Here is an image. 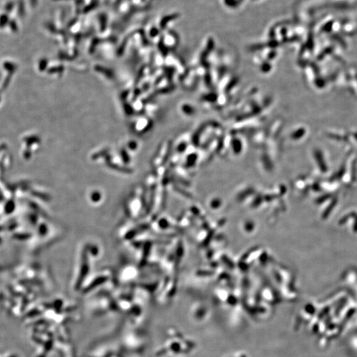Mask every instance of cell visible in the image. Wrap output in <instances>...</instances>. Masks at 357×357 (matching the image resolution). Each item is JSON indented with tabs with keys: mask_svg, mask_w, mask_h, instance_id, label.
I'll use <instances>...</instances> for the list:
<instances>
[{
	"mask_svg": "<svg viewBox=\"0 0 357 357\" xmlns=\"http://www.w3.org/2000/svg\"><path fill=\"white\" fill-rule=\"evenodd\" d=\"M31 3L33 4V3H36L35 2H37V0H31Z\"/></svg>",
	"mask_w": 357,
	"mask_h": 357,
	"instance_id": "6da1fadb",
	"label": "cell"
}]
</instances>
